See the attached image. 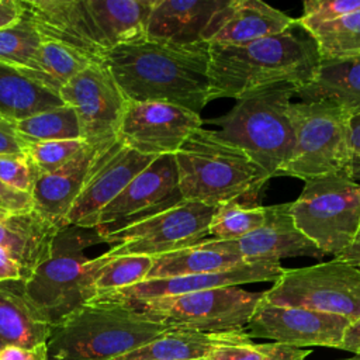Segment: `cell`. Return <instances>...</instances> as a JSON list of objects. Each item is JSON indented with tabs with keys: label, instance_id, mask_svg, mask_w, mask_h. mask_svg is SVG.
I'll list each match as a JSON object with an SVG mask.
<instances>
[{
	"label": "cell",
	"instance_id": "cell-4",
	"mask_svg": "<svg viewBox=\"0 0 360 360\" xmlns=\"http://www.w3.org/2000/svg\"><path fill=\"white\" fill-rule=\"evenodd\" d=\"M167 328L132 305L93 298L52 325L49 360H112L141 347Z\"/></svg>",
	"mask_w": 360,
	"mask_h": 360
},
{
	"label": "cell",
	"instance_id": "cell-27",
	"mask_svg": "<svg viewBox=\"0 0 360 360\" xmlns=\"http://www.w3.org/2000/svg\"><path fill=\"white\" fill-rule=\"evenodd\" d=\"M63 105L59 94L28 79L20 69L0 62V118L17 122Z\"/></svg>",
	"mask_w": 360,
	"mask_h": 360
},
{
	"label": "cell",
	"instance_id": "cell-42",
	"mask_svg": "<svg viewBox=\"0 0 360 360\" xmlns=\"http://www.w3.org/2000/svg\"><path fill=\"white\" fill-rule=\"evenodd\" d=\"M0 360H49L46 343L37 345L31 349L7 346L0 350Z\"/></svg>",
	"mask_w": 360,
	"mask_h": 360
},
{
	"label": "cell",
	"instance_id": "cell-8",
	"mask_svg": "<svg viewBox=\"0 0 360 360\" xmlns=\"http://www.w3.org/2000/svg\"><path fill=\"white\" fill-rule=\"evenodd\" d=\"M290 214L300 232L323 255L340 256L360 224V184L345 174L305 181Z\"/></svg>",
	"mask_w": 360,
	"mask_h": 360
},
{
	"label": "cell",
	"instance_id": "cell-41",
	"mask_svg": "<svg viewBox=\"0 0 360 360\" xmlns=\"http://www.w3.org/2000/svg\"><path fill=\"white\" fill-rule=\"evenodd\" d=\"M264 359L263 360H305L311 350L300 349L281 343H263Z\"/></svg>",
	"mask_w": 360,
	"mask_h": 360
},
{
	"label": "cell",
	"instance_id": "cell-49",
	"mask_svg": "<svg viewBox=\"0 0 360 360\" xmlns=\"http://www.w3.org/2000/svg\"><path fill=\"white\" fill-rule=\"evenodd\" d=\"M340 360H360V353H354L353 356L346 357V359H340Z\"/></svg>",
	"mask_w": 360,
	"mask_h": 360
},
{
	"label": "cell",
	"instance_id": "cell-11",
	"mask_svg": "<svg viewBox=\"0 0 360 360\" xmlns=\"http://www.w3.org/2000/svg\"><path fill=\"white\" fill-rule=\"evenodd\" d=\"M215 207L183 200L132 225L101 235L111 257L159 256L188 248L208 236Z\"/></svg>",
	"mask_w": 360,
	"mask_h": 360
},
{
	"label": "cell",
	"instance_id": "cell-46",
	"mask_svg": "<svg viewBox=\"0 0 360 360\" xmlns=\"http://www.w3.org/2000/svg\"><path fill=\"white\" fill-rule=\"evenodd\" d=\"M340 349L352 353H360V319L350 322L345 332Z\"/></svg>",
	"mask_w": 360,
	"mask_h": 360
},
{
	"label": "cell",
	"instance_id": "cell-34",
	"mask_svg": "<svg viewBox=\"0 0 360 360\" xmlns=\"http://www.w3.org/2000/svg\"><path fill=\"white\" fill-rule=\"evenodd\" d=\"M42 41L30 11L24 7L22 15L14 24L0 30V62L17 69L27 68Z\"/></svg>",
	"mask_w": 360,
	"mask_h": 360
},
{
	"label": "cell",
	"instance_id": "cell-47",
	"mask_svg": "<svg viewBox=\"0 0 360 360\" xmlns=\"http://www.w3.org/2000/svg\"><path fill=\"white\" fill-rule=\"evenodd\" d=\"M349 139L354 159L360 163V114L350 115L349 120Z\"/></svg>",
	"mask_w": 360,
	"mask_h": 360
},
{
	"label": "cell",
	"instance_id": "cell-12",
	"mask_svg": "<svg viewBox=\"0 0 360 360\" xmlns=\"http://www.w3.org/2000/svg\"><path fill=\"white\" fill-rule=\"evenodd\" d=\"M63 104L75 108L82 139L103 152L117 142L127 100L103 62H94L59 91Z\"/></svg>",
	"mask_w": 360,
	"mask_h": 360
},
{
	"label": "cell",
	"instance_id": "cell-24",
	"mask_svg": "<svg viewBox=\"0 0 360 360\" xmlns=\"http://www.w3.org/2000/svg\"><path fill=\"white\" fill-rule=\"evenodd\" d=\"M295 96L302 103L330 101L350 115L360 114V55L321 60L314 77L295 87Z\"/></svg>",
	"mask_w": 360,
	"mask_h": 360
},
{
	"label": "cell",
	"instance_id": "cell-32",
	"mask_svg": "<svg viewBox=\"0 0 360 360\" xmlns=\"http://www.w3.org/2000/svg\"><path fill=\"white\" fill-rule=\"evenodd\" d=\"M315 41L321 60L360 55V10L305 30Z\"/></svg>",
	"mask_w": 360,
	"mask_h": 360
},
{
	"label": "cell",
	"instance_id": "cell-40",
	"mask_svg": "<svg viewBox=\"0 0 360 360\" xmlns=\"http://www.w3.org/2000/svg\"><path fill=\"white\" fill-rule=\"evenodd\" d=\"M32 210L34 204L31 194L14 190L0 180V217L24 214Z\"/></svg>",
	"mask_w": 360,
	"mask_h": 360
},
{
	"label": "cell",
	"instance_id": "cell-17",
	"mask_svg": "<svg viewBox=\"0 0 360 360\" xmlns=\"http://www.w3.org/2000/svg\"><path fill=\"white\" fill-rule=\"evenodd\" d=\"M283 271L280 262L277 260H260L246 262L239 266L211 271L201 274L166 277L143 280L135 285L121 288L117 291L100 294L96 298L115 300L122 302H136L162 297H174L181 294H190L204 290L222 288V287H239L242 284L276 281Z\"/></svg>",
	"mask_w": 360,
	"mask_h": 360
},
{
	"label": "cell",
	"instance_id": "cell-1",
	"mask_svg": "<svg viewBox=\"0 0 360 360\" xmlns=\"http://www.w3.org/2000/svg\"><path fill=\"white\" fill-rule=\"evenodd\" d=\"M103 63L127 101H160L200 114L208 104L210 45L149 39L105 51Z\"/></svg>",
	"mask_w": 360,
	"mask_h": 360
},
{
	"label": "cell",
	"instance_id": "cell-50",
	"mask_svg": "<svg viewBox=\"0 0 360 360\" xmlns=\"http://www.w3.org/2000/svg\"><path fill=\"white\" fill-rule=\"evenodd\" d=\"M191 360H207L205 357H198V359H191Z\"/></svg>",
	"mask_w": 360,
	"mask_h": 360
},
{
	"label": "cell",
	"instance_id": "cell-2",
	"mask_svg": "<svg viewBox=\"0 0 360 360\" xmlns=\"http://www.w3.org/2000/svg\"><path fill=\"white\" fill-rule=\"evenodd\" d=\"M321 56L314 38L295 24L242 45H210L208 103L240 98L278 84L301 87L315 75Z\"/></svg>",
	"mask_w": 360,
	"mask_h": 360
},
{
	"label": "cell",
	"instance_id": "cell-31",
	"mask_svg": "<svg viewBox=\"0 0 360 360\" xmlns=\"http://www.w3.org/2000/svg\"><path fill=\"white\" fill-rule=\"evenodd\" d=\"M22 145L46 142L82 139V128L77 114L70 105H60L48 111L24 118L13 124Z\"/></svg>",
	"mask_w": 360,
	"mask_h": 360
},
{
	"label": "cell",
	"instance_id": "cell-35",
	"mask_svg": "<svg viewBox=\"0 0 360 360\" xmlns=\"http://www.w3.org/2000/svg\"><path fill=\"white\" fill-rule=\"evenodd\" d=\"M153 257L143 255H125L111 257L96 280L97 295L127 288L143 281L150 271ZM96 295V297H97ZM94 297V298H96Z\"/></svg>",
	"mask_w": 360,
	"mask_h": 360
},
{
	"label": "cell",
	"instance_id": "cell-45",
	"mask_svg": "<svg viewBox=\"0 0 360 360\" xmlns=\"http://www.w3.org/2000/svg\"><path fill=\"white\" fill-rule=\"evenodd\" d=\"M24 13L21 1L0 0V30L14 24Z\"/></svg>",
	"mask_w": 360,
	"mask_h": 360
},
{
	"label": "cell",
	"instance_id": "cell-30",
	"mask_svg": "<svg viewBox=\"0 0 360 360\" xmlns=\"http://www.w3.org/2000/svg\"><path fill=\"white\" fill-rule=\"evenodd\" d=\"M219 333L167 329L141 347L112 360H191L205 357Z\"/></svg>",
	"mask_w": 360,
	"mask_h": 360
},
{
	"label": "cell",
	"instance_id": "cell-23",
	"mask_svg": "<svg viewBox=\"0 0 360 360\" xmlns=\"http://www.w3.org/2000/svg\"><path fill=\"white\" fill-rule=\"evenodd\" d=\"M51 328L27 298L24 280L0 281V350L7 346L31 349L46 343Z\"/></svg>",
	"mask_w": 360,
	"mask_h": 360
},
{
	"label": "cell",
	"instance_id": "cell-3",
	"mask_svg": "<svg viewBox=\"0 0 360 360\" xmlns=\"http://www.w3.org/2000/svg\"><path fill=\"white\" fill-rule=\"evenodd\" d=\"M104 243L96 228L66 225L55 233L48 256L24 281L30 302L52 325L91 301L96 280L110 260L104 252L90 255V249Z\"/></svg>",
	"mask_w": 360,
	"mask_h": 360
},
{
	"label": "cell",
	"instance_id": "cell-19",
	"mask_svg": "<svg viewBox=\"0 0 360 360\" xmlns=\"http://www.w3.org/2000/svg\"><path fill=\"white\" fill-rule=\"evenodd\" d=\"M22 4L44 41L59 42L96 62H103L107 48L86 0H27Z\"/></svg>",
	"mask_w": 360,
	"mask_h": 360
},
{
	"label": "cell",
	"instance_id": "cell-13",
	"mask_svg": "<svg viewBox=\"0 0 360 360\" xmlns=\"http://www.w3.org/2000/svg\"><path fill=\"white\" fill-rule=\"evenodd\" d=\"M183 200L179 191L174 155H160L101 210L93 228L104 235L158 214Z\"/></svg>",
	"mask_w": 360,
	"mask_h": 360
},
{
	"label": "cell",
	"instance_id": "cell-37",
	"mask_svg": "<svg viewBox=\"0 0 360 360\" xmlns=\"http://www.w3.org/2000/svg\"><path fill=\"white\" fill-rule=\"evenodd\" d=\"M207 360H263V343H253L245 330L221 332L205 354Z\"/></svg>",
	"mask_w": 360,
	"mask_h": 360
},
{
	"label": "cell",
	"instance_id": "cell-33",
	"mask_svg": "<svg viewBox=\"0 0 360 360\" xmlns=\"http://www.w3.org/2000/svg\"><path fill=\"white\" fill-rule=\"evenodd\" d=\"M267 207L228 201L215 207L208 226L210 239L233 240L257 229L266 222Z\"/></svg>",
	"mask_w": 360,
	"mask_h": 360
},
{
	"label": "cell",
	"instance_id": "cell-22",
	"mask_svg": "<svg viewBox=\"0 0 360 360\" xmlns=\"http://www.w3.org/2000/svg\"><path fill=\"white\" fill-rule=\"evenodd\" d=\"M225 0H155L146 39L190 45L202 42V32Z\"/></svg>",
	"mask_w": 360,
	"mask_h": 360
},
{
	"label": "cell",
	"instance_id": "cell-14",
	"mask_svg": "<svg viewBox=\"0 0 360 360\" xmlns=\"http://www.w3.org/2000/svg\"><path fill=\"white\" fill-rule=\"evenodd\" d=\"M200 114L160 101H127L117 141L142 155H174L202 127Z\"/></svg>",
	"mask_w": 360,
	"mask_h": 360
},
{
	"label": "cell",
	"instance_id": "cell-21",
	"mask_svg": "<svg viewBox=\"0 0 360 360\" xmlns=\"http://www.w3.org/2000/svg\"><path fill=\"white\" fill-rule=\"evenodd\" d=\"M98 153L86 145L63 167L52 173L38 174L31 191L34 211L56 228L65 226L66 215L79 197Z\"/></svg>",
	"mask_w": 360,
	"mask_h": 360
},
{
	"label": "cell",
	"instance_id": "cell-25",
	"mask_svg": "<svg viewBox=\"0 0 360 360\" xmlns=\"http://www.w3.org/2000/svg\"><path fill=\"white\" fill-rule=\"evenodd\" d=\"M94 25L107 48L146 39L155 0H86Z\"/></svg>",
	"mask_w": 360,
	"mask_h": 360
},
{
	"label": "cell",
	"instance_id": "cell-51",
	"mask_svg": "<svg viewBox=\"0 0 360 360\" xmlns=\"http://www.w3.org/2000/svg\"><path fill=\"white\" fill-rule=\"evenodd\" d=\"M357 267H359V269H360V264H359V266H357Z\"/></svg>",
	"mask_w": 360,
	"mask_h": 360
},
{
	"label": "cell",
	"instance_id": "cell-43",
	"mask_svg": "<svg viewBox=\"0 0 360 360\" xmlns=\"http://www.w3.org/2000/svg\"><path fill=\"white\" fill-rule=\"evenodd\" d=\"M28 274L21 263L4 248L0 246V281L27 280Z\"/></svg>",
	"mask_w": 360,
	"mask_h": 360
},
{
	"label": "cell",
	"instance_id": "cell-52",
	"mask_svg": "<svg viewBox=\"0 0 360 360\" xmlns=\"http://www.w3.org/2000/svg\"><path fill=\"white\" fill-rule=\"evenodd\" d=\"M0 218H4V217H0Z\"/></svg>",
	"mask_w": 360,
	"mask_h": 360
},
{
	"label": "cell",
	"instance_id": "cell-28",
	"mask_svg": "<svg viewBox=\"0 0 360 360\" xmlns=\"http://www.w3.org/2000/svg\"><path fill=\"white\" fill-rule=\"evenodd\" d=\"M242 263H246V260L235 253L211 246L202 239L188 248L155 256L145 280L219 271Z\"/></svg>",
	"mask_w": 360,
	"mask_h": 360
},
{
	"label": "cell",
	"instance_id": "cell-26",
	"mask_svg": "<svg viewBox=\"0 0 360 360\" xmlns=\"http://www.w3.org/2000/svg\"><path fill=\"white\" fill-rule=\"evenodd\" d=\"M58 229L34 210L8 215L0 218V246L21 263L30 277L34 269L48 256Z\"/></svg>",
	"mask_w": 360,
	"mask_h": 360
},
{
	"label": "cell",
	"instance_id": "cell-20",
	"mask_svg": "<svg viewBox=\"0 0 360 360\" xmlns=\"http://www.w3.org/2000/svg\"><path fill=\"white\" fill-rule=\"evenodd\" d=\"M295 24L285 13L259 0H225L202 32L208 45H242L280 34Z\"/></svg>",
	"mask_w": 360,
	"mask_h": 360
},
{
	"label": "cell",
	"instance_id": "cell-18",
	"mask_svg": "<svg viewBox=\"0 0 360 360\" xmlns=\"http://www.w3.org/2000/svg\"><path fill=\"white\" fill-rule=\"evenodd\" d=\"M208 245L238 255L246 262L277 260L281 257L309 256L321 259L325 255L295 226L290 214V202L267 207L266 222L248 235L233 240L204 239Z\"/></svg>",
	"mask_w": 360,
	"mask_h": 360
},
{
	"label": "cell",
	"instance_id": "cell-29",
	"mask_svg": "<svg viewBox=\"0 0 360 360\" xmlns=\"http://www.w3.org/2000/svg\"><path fill=\"white\" fill-rule=\"evenodd\" d=\"M91 58L55 41H42L27 68L20 69L28 79L59 94L75 76L94 63Z\"/></svg>",
	"mask_w": 360,
	"mask_h": 360
},
{
	"label": "cell",
	"instance_id": "cell-15",
	"mask_svg": "<svg viewBox=\"0 0 360 360\" xmlns=\"http://www.w3.org/2000/svg\"><path fill=\"white\" fill-rule=\"evenodd\" d=\"M350 321L298 307H281L260 300L252 314L245 332L248 336L269 339L274 343L294 347H333L340 349Z\"/></svg>",
	"mask_w": 360,
	"mask_h": 360
},
{
	"label": "cell",
	"instance_id": "cell-9",
	"mask_svg": "<svg viewBox=\"0 0 360 360\" xmlns=\"http://www.w3.org/2000/svg\"><path fill=\"white\" fill-rule=\"evenodd\" d=\"M264 302L298 307L354 322L360 319V269L338 257L300 269H283L263 291Z\"/></svg>",
	"mask_w": 360,
	"mask_h": 360
},
{
	"label": "cell",
	"instance_id": "cell-7",
	"mask_svg": "<svg viewBox=\"0 0 360 360\" xmlns=\"http://www.w3.org/2000/svg\"><path fill=\"white\" fill-rule=\"evenodd\" d=\"M295 148L280 176L304 181L332 174L356 177L354 155L349 139L350 114L330 101L291 103Z\"/></svg>",
	"mask_w": 360,
	"mask_h": 360
},
{
	"label": "cell",
	"instance_id": "cell-10",
	"mask_svg": "<svg viewBox=\"0 0 360 360\" xmlns=\"http://www.w3.org/2000/svg\"><path fill=\"white\" fill-rule=\"evenodd\" d=\"M262 298L263 291L222 287L127 304L167 329L219 333L245 330Z\"/></svg>",
	"mask_w": 360,
	"mask_h": 360
},
{
	"label": "cell",
	"instance_id": "cell-36",
	"mask_svg": "<svg viewBox=\"0 0 360 360\" xmlns=\"http://www.w3.org/2000/svg\"><path fill=\"white\" fill-rule=\"evenodd\" d=\"M86 145L83 139L46 141L25 145L24 153L31 160L38 174H46L63 167Z\"/></svg>",
	"mask_w": 360,
	"mask_h": 360
},
{
	"label": "cell",
	"instance_id": "cell-16",
	"mask_svg": "<svg viewBox=\"0 0 360 360\" xmlns=\"http://www.w3.org/2000/svg\"><path fill=\"white\" fill-rule=\"evenodd\" d=\"M158 156L142 155L124 146L120 141L100 152L90 169L87 180L65 219L66 225L93 228L97 215L129 181L148 167Z\"/></svg>",
	"mask_w": 360,
	"mask_h": 360
},
{
	"label": "cell",
	"instance_id": "cell-6",
	"mask_svg": "<svg viewBox=\"0 0 360 360\" xmlns=\"http://www.w3.org/2000/svg\"><path fill=\"white\" fill-rule=\"evenodd\" d=\"M295 86L278 84L236 100L222 117L202 121L219 127L215 134L245 150L269 176H280L294 155L295 135L288 114Z\"/></svg>",
	"mask_w": 360,
	"mask_h": 360
},
{
	"label": "cell",
	"instance_id": "cell-48",
	"mask_svg": "<svg viewBox=\"0 0 360 360\" xmlns=\"http://www.w3.org/2000/svg\"><path fill=\"white\" fill-rule=\"evenodd\" d=\"M338 259L345 260L354 266L360 264V224H359V229H357V233H356L352 245L340 256H338Z\"/></svg>",
	"mask_w": 360,
	"mask_h": 360
},
{
	"label": "cell",
	"instance_id": "cell-39",
	"mask_svg": "<svg viewBox=\"0 0 360 360\" xmlns=\"http://www.w3.org/2000/svg\"><path fill=\"white\" fill-rule=\"evenodd\" d=\"M38 173L24 152L0 155V180L18 191L31 194Z\"/></svg>",
	"mask_w": 360,
	"mask_h": 360
},
{
	"label": "cell",
	"instance_id": "cell-5",
	"mask_svg": "<svg viewBox=\"0 0 360 360\" xmlns=\"http://www.w3.org/2000/svg\"><path fill=\"white\" fill-rule=\"evenodd\" d=\"M179 191L184 200L218 207L253 201L269 176L240 148L200 128L174 153Z\"/></svg>",
	"mask_w": 360,
	"mask_h": 360
},
{
	"label": "cell",
	"instance_id": "cell-38",
	"mask_svg": "<svg viewBox=\"0 0 360 360\" xmlns=\"http://www.w3.org/2000/svg\"><path fill=\"white\" fill-rule=\"evenodd\" d=\"M302 6V15L297 22L307 30L360 10V0H307Z\"/></svg>",
	"mask_w": 360,
	"mask_h": 360
},
{
	"label": "cell",
	"instance_id": "cell-44",
	"mask_svg": "<svg viewBox=\"0 0 360 360\" xmlns=\"http://www.w3.org/2000/svg\"><path fill=\"white\" fill-rule=\"evenodd\" d=\"M24 152V145L17 135L13 122L0 118V155Z\"/></svg>",
	"mask_w": 360,
	"mask_h": 360
}]
</instances>
